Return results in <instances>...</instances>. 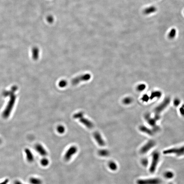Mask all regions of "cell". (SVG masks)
Wrapping results in <instances>:
<instances>
[{"mask_svg":"<svg viewBox=\"0 0 184 184\" xmlns=\"http://www.w3.org/2000/svg\"><path fill=\"white\" fill-rule=\"evenodd\" d=\"M78 151V148L75 146H72L70 147L64 155V159L66 161H69L72 156Z\"/></svg>","mask_w":184,"mask_h":184,"instance_id":"obj_6","label":"cell"},{"mask_svg":"<svg viewBox=\"0 0 184 184\" xmlns=\"http://www.w3.org/2000/svg\"><path fill=\"white\" fill-rule=\"evenodd\" d=\"M149 99V96L147 94H144L141 98L142 101L145 102H148Z\"/></svg>","mask_w":184,"mask_h":184,"instance_id":"obj_30","label":"cell"},{"mask_svg":"<svg viewBox=\"0 0 184 184\" xmlns=\"http://www.w3.org/2000/svg\"><path fill=\"white\" fill-rule=\"evenodd\" d=\"M160 159V154L158 152L155 151L153 153L151 164L149 168L150 172L153 173L156 171Z\"/></svg>","mask_w":184,"mask_h":184,"instance_id":"obj_4","label":"cell"},{"mask_svg":"<svg viewBox=\"0 0 184 184\" xmlns=\"http://www.w3.org/2000/svg\"><path fill=\"white\" fill-rule=\"evenodd\" d=\"M139 129L141 131L144 132V133H147V134H148L150 136H152L153 134V132L151 130L148 128H147V127L143 126H141L140 127Z\"/></svg>","mask_w":184,"mask_h":184,"instance_id":"obj_17","label":"cell"},{"mask_svg":"<svg viewBox=\"0 0 184 184\" xmlns=\"http://www.w3.org/2000/svg\"><path fill=\"white\" fill-rule=\"evenodd\" d=\"M35 149L42 156H46L47 155V152L41 144H37L35 146Z\"/></svg>","mask_w":184,"mask_h":184,"instance_id":"obj_10","label":"cell"},{"mask_svg":"<svg viewBox=\"0 0 184 184\" xmlns=\"http://www.w3.org/2000/svg\"><path fill=\"white\" fill-rule=\"evenodd\" d=\"M93 137L96 142L101 146H105V143L102 137L99 132H96L93 134Z\"/></svg>","mask_w":184,"mask_h":184,"instance_id":"obj_8","label":"cell"},{"mask_svg":"<svg viewBox=\"0 0 184 184\" xmlns=\"http://www.w3.org/2000/svg\"><path fill=\"white\" fill-rule=\"evenodd\" d=\"M98 154L100 156L102 157H107L109 156V153L108 150L106 149H101L98 151Z\"/></svg>","mask_w":184,"mask_h":184,"instance_id":"obj_21","label":"cell"},{"mask_svg":"<svg viewBox=\"0 0 184 184\" xmlns=\"http://www.w3.org/2000/svg\"><path fill=\"white\" fill-rule=\"evenodd\" d=\"M162 95V92L160 91H155L153 92L151 94L150 96H149L150 99L151 100L154 99V98H157L159 99L161 97Z\"/></svg>","mask_w":184,"mask_h":184,"instance_id":"obj_13","label":"cell"},{"mask_svg":"<svg viewBox=\"0 0 184 184\" xmlns=\"http://www.w3.org/2000/svg\"><path fill=\"white\" fill-rule=\"evenodd\" d=\"M163 153L165 155L173 154L178 157L184 156V145L165 150L163 152Z\"/></svg>","mask_w":184,"mask_h":184,"instance_id":"obj_3","label":"cell"},{"mask_svg":"<svg viewBox=\"0 0 184 184\" xmlns=\"http://www.w3.org/2000/svg\"><path fill=\"white\" fill-rule=\"evenodd\" d=\"M157 9L154 6H152L146 8L143 11V13L144 14L146 15L149 14H150L156 12Z\"/></svg>","mask_w":184,"mask_h":184,"instance_id":"obj_14","label":"cell"},{"mask_svg":"<svg viewBox=\"0 0 184 184\" xmlns=\"http://www.w3.org/2000/svg\"><path fill=\"white\" fill-rule=\"evenodd\" d=\"M163 176L165 178L167 179H171L173 178L175 176V174L172 171H168L164 173Z\"/></svg>","mask_w":184,"mask_h":184,"instance_id":"obj_15","label":"cell"},{"mask_svg":"<svg viewBox=\"0 0 184 184\" xmlns=\"http://www.w3.org/2000/svg\"><path fill=\"white\" fill-rule=\"evenodd\" d=\"M9 182V180L8 179H5L3 182L0 183V184H8Z\"/></svg>","mask_w":184,"mask_h":184,"instance_id":"obj_32","label":"cell"},{"mask_svg":"<svg viewBox=\"0 0 184 184\" xmlns=\"http://www.w3.org/2000/svg\"><path fill=\"white\" fill-rule=\"evenodd\" d=\"M179 113H180V115L184 117V104H183L179 108Z\"/></svg>","mask_w":184,"mask_h":184,"instance_id":"obj_28","label":"cell"},{"mask_svg":"<svg viewBox=\"0 0 184 184\" xmlns=\"http://www.w3.org/2000/svg\"><path fill=\"white\" fill-rule=\"evenodd\" d=\"M14 184H24L22 183H21L20 181L18 180H16L14 182Z\"/></svg>","mask_w":184,"mask_h":184,"instance_id":"obj_33","label":"cell"},{"mask_svg":"<svg viewBox=\"0 0 184 184\" xmlns=\"http://www.w3.org/2000/svg\"><path fill=\"white\" fill-rule=\"evenodd\" d=\"M29 183L31 184H42V180L39 178L32 177L29 180Z\"/></svg>","mask_w":184,"mask_h":184,"instance_id":"obj_19","label":"cell"},{"mask_svg":"<svg viewBox=\"0 0 184 184\" xmlns=\"http://www.w3.org/2000/svg\"><path fill=\"white\" fill-rule=\"evenodd\" d=\"M155 145V142L153 140H150L148 141L141 148L140 152L142 154H145L151 149Z\"/></svg>","mask_w":184,"mask_h":184,"instance_id":"obj_7","label":"cell"},{"mask_svg":"<svg viewBox=\"0 0 184 184\" xmlns=\"http://www.w3.org/2000/svg\"><path fill=\"white\" fill-rule=\"evenodd\" d=\"M181 100L179 98H175L173 101L174 105L175 107L178 106L181 104Z\"/></svg>","mask_w":184,"mask_h":184,"instance_id":"obj_27","label":"cell"},{"mask_svg":"<svg viewBox=\"0 0 184 184\" xmlns=\"http://www.w3.org/2000/svg\"><path fill=\"white\" fill-rule=\"evenodd\" d=\"M57 131L60 134H63L65 131V128L62 125H59L57 127Z\"/></svg>","mask_w":184,"mask_h":184,"instance_id":"obj_23","label":"cell"},{"mask_svg":"<svg viewBox=\"0 0 184 184\" xmlns=\"http://www.w3.org/2000/svg\"><path fill=\"white\" fill-rule=\"evenodd\" d=\"M47 21L49 23H52L53 21V17L51 16H48V17H47Z\"/></svg>","mask_w":184,"mask_h":184,"instance_id":"obj_31","label":"cell"},{"mask_svg":"<svg viewBox=\"0 0 184 184\" xmlns=\"http://www.w3.org/2000/svg\"><path fill=\"white\" fill-rule=\"evenodd\" d=\"M141 164L144 166H147L148 164V160L147 158H144L141 160Z\"/></svg>","mask_w":184,"mask_h":184,"instance_id":"obj_29","label":"cell"},{"mask_svg":"<svg viewBox=\"0 0 184 184\" xmlns=\"http://www.w3.org/2000/svg\"><path fill=\"white\" fill-rule=\"evenodd\" d=\"M173 184V183H169V184Z\"/></svg>","mask_w":184,"mask_h":184,"instance_id":"obj_34","label":"cell"},{"mask_svg":"<svg viewBox=\"0 0 184 184\" xmlns=\"http://www.w3.org/2000/svg\"><path fill=\"white\" fill-rule=\"evenodd\" d=\"M26 154L27 161L29 162H32L34 161V158L32 152L28 149L25 150Z\"/></svg>","mask_w":184,"mask_h":184,"instance_id":"obj_12","label":"cell"},{"mask_svg":"<svg viewBox=\"0 0 184 184\" xmlns=\"http://www.w3.org/2000/svg\"><path fill=\"white\" fill-rule=\"evenodd\" d=\"M146 85L145 84H142L139 85L137 86V90L138 91H139V92H141V91H144L146 89Z\"/></svg>","mask_w":184,"mask_h":184,"instance_id":"obj_26","label":"cell"},{"mask_svg":"<svg viewBox=\"0 0 184 184\" xmlns=\"http://www.w3.org/2000/svg\"><path fill=\"white\" fill-rule=\"evenodd\" d=\"M79 121L85 126L86 127L90 129H92L93 128L94 125L93 123L91 121L87 119L84 117L79 119Z\"/></svg>","mask_w":184,"mask_h":184,"instance_id":"obj_9","label":"cell"},{"mask_svg":"<svg viewBox=\"0 0 184 184\" xmlns=\"http://www.w3.org/2000/svg\"><path fill=\"white\" fill-rule=\"evenodd\" d=\"M133 101V100L131 97H127L124 98L123 100V103L126 105L130 104Z\"/></svg>","mask_w":184,"mask_h":184,"instance_id":"obj_24","label":"cell"},{"mask_svg":"<svg viewBox=\"0 0 184 184\" xmlns=\"http://www.w3.org/2000/svg\"><path fill=\"white\" fill-rule=\"evenodd\" d=\"M146 119L147 120L148 123L152 127L155 126L156 125V120L155 118H152L150 117L148 115H147L146 116Z\"/></svg>","mask_w":184,"mask_h":184,"instance_id":"obj_16","label":"cell"},{"mask_svg":"<svg viewBox=\"0 0 184 184\" xmlns=\"http://www.w3.org/2000/svg\"><path fill=\"white\" fill-rule=\"evenodd\" d=\"M91 78V74L89 73L86 74L77 76L74 78L70 81H68L65 80L60 81L58 83V85L61 88H64L69 85L72 86L77 85L82 82L87 81L90 80Z\"/></svg>","mask_w":184,"mask_h":184,"instance_id":"obj_1","label":"cell"},{"mask_svg":"<svg viewBox=\"0 0 184 184\" xmlns=\"http://www.w3.org/2000/svg\"><path fill=\"white\" fill-rule=\"evenodd\" d=\"M108 166L109 169L112 171H114L117 170L118 166L115 162L111 161L108 164Z\"/></svg>","mask_w":184,"mask_h":184,"instance_id":"obj_18","label":"cell"},{"mask_svg":"<svg viewBox=\"0 0 184 184\" xmlns=\"http://www.w3.org/2000/svg\"><path fill=\"white\" fill-rule=\"evenodd\" d=\"M162 180L158 178L139 179L137 181V184H161Z\"/></svg>","mask_w":184,"mask_h":184,"instance_id":"obj_5","label":"cell"},{"mask_svg":"<svg viewBox=\"0 0 184 184\" xmlns=\"http://www.w3.org/2000/svg\"><path fill=\"white\" fill-rule=\"evenodd\" d=\"M177 31L175 28H173L171 29L168 34V38L171 39H173L176 36Z\"/></svg>","mask_w":184,"mask_h":184,"instance_id":"obj_20","label":"cell"},{"mask_svg":"<svg viewBox=\"0 0 184 184\" xmlns=\"http://www.w3.org/2000/svg\"><path fill=\"white\" fill-rule=\"evenodd\" d=\"M40 50L39 48L37 47H35L32 48V58L34 60H37L39 56Z\"/></svg>","mask_w":184,"mask_h":184,"instance_id":"obj_11","label":"cell"},{"mask_svg":"<svg viewBox=\"0 0 184 184\" xmlns=\"http://www.w3.org/2000/svg\"><path fill=\"white\" fill-rule=\"evenodd\" d=\"M84 113L82 112H80L78 113H75L73 115V117L75 119H80L82 117H84Z\"/></svg>","mask_w":184,"mask_h":184,"instance_id":"obj_22","label":"cell"},{"mask_svg":"<svg viewBox=\"0 0 184 184\" xmlns=\"http://www.w3.org/2000/svg\"><path fill=\"white\" fill-rule=\"evenodd\" d=\"M49 163L48 159L46 158H44L41 161V165L44 166H46L48 165Z\"/></svg>","mask_w":184,"mask_h":184,"instance_id":"obj_25","label":"cell"},{"mask_svg":"<svg viewBox=\"0 0 184 184\" xmlns=\"http://www.w3.org/2000/svg\"><path fill=\"white\" fill-rule=\"evenodd\" d=\"M170 102L171 98L169 97H166L160 104L156 107L154 111L155 113L154 118L156 121L160 119L161 113L170 104Z\"/></svg>","mask_w":184,"mask_h":184,"instance_id":"obj_2","label":"cell"}]
</instances>
